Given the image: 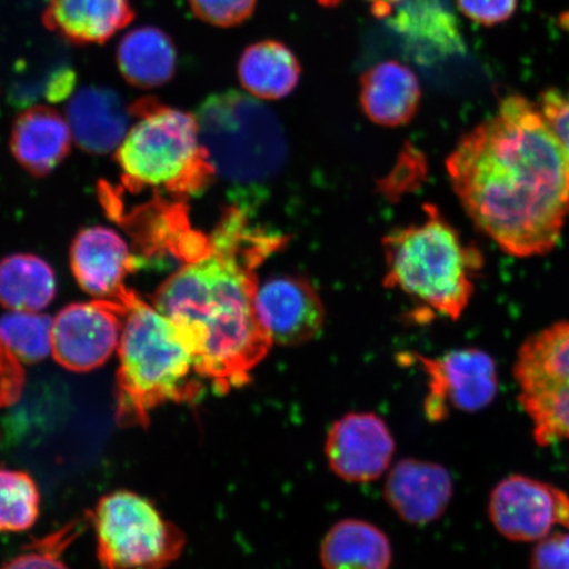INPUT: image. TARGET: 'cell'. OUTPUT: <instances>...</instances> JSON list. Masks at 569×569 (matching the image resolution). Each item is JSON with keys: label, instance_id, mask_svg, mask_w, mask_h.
Instances as JSON below:
<instances>
[{"label": "cell", "instance_id": "cell-27", "mask_svg": "<svg viewBox=\"0 0 569 569\" xmlns=\"http://www.w3.org/2000/svg\"><path fill=\"white\" fill-rule=\"evenodd\" d=\"M77 74L69 63L28 70L11 84V102L18 107H32L40 99L60 103L74 94Z\"/></svg>", "mask_w": 569, "mask_h": 569}, {"label": "cell", "instance_id": "cell-33", "mask_svg": "<svg viewBox=\"0 0 569 569\" xmlns=\"http://www.w3.org/2000/svg\"><path fill=\"white\" fill-rule=\"evenodd\" d=\"M531 569H569V531L540 539L531 553Z\"/></svg>", "mask_w": 569, "mask_h": 569}, {"label": "cell", "instance_id": "cell-3", "mask_svg": "<svg viewBox=\"0 0 569 569\" xmlns=\"http://www.w3.org/2000/svg\"><path fill=\"white\" fill-rule=\"evenodd\" d=\"M123 318L117 373V423L144 427L167 402L194 403L203 391L196 360L180 330L161 311L128 289L119 301Z\"/></svg>", "mask_w": 569, "mask_h": 569}, {"label": "cell", "instance_id": "cell-32", "mask_svg": "<svg viewBox=\"0 0 569 569\" xmlns=\"http://www.w3.org/2000/svg\"><path fill=\"white\" fill-rule=\"evenodd\" d=\"M26 383V375L19 359L0 339V408L19 401Z\"/></svg>", "mask_w": 569, "mask_h": 569}, {"label": "cell", "instance_id": "cell-1", "mask_svg": "<svg viewBox=\"0 0 569 569\" xmlns=\"http://www.w3.org/2000/svg\"><path fill=\"white\" fill-rule=\"evenodd\" d=\"M455 193L478 229L518 259L558 246L569 217V162L538 103L503 99L447 160Z\"/></svg>", "mask_w": 569, "mask_h": 569}, {"label": "cell", "instance_id": "cell-29", "mask_svg": "<svg viewBox=\"0 0 569 569\" xmlns=\"http://www.w3.org/2000/svg\"><path fill=\"white\" fill-rule=\"evenodd\" d=\"M198 19L216 27L243 24L253 16L258 0H189Z\"/></svg>", "mask_w": 569, "mask_h": 569}, {"label": "cell", "instance_id": "cell-20", "mask_svg": "<svg viewBox=\"0 0 569 569\" xmlns=\"http://www.w3.org/2000/svg\"><path fill=\"white\" fill-rule=\"evenodd\" d=\"M421 98V84L415 71L401 62H380L361 76V109L376 124L400 127L409 123Z\"/></svg>", "mask_w": 569, "mask_h": 569}, {"label": "cell", "instance_id": "cell-19", "mask_svg": "<svg viewBox=\"0 0 569 569\" xmlns=\"http://www.w3.org/2000/svg\"><path fill=\"white\" fill-rule=\"evenodd\" d=\"M134 19L128 0H51L42 21L76 46L103 44Z\"/></svg>", "mask_w": 569, "mask_h": 569}, {"label": "cell", "instance_id": "cell-28", "mask_svg": "<svg viewBox=\"0 0 569 569\" xmlns=\"http://www.w3.org/2000/svg\"><path fill=\"white\" fill-rule=\"evenodd\" d=\"M83 521H74L52 536L33 540L26 552L6 563L2 569H69L61 553L80 536Z\"/></svg>", "mask_w": 569, "mask_h": 569}, {"label": "cell", "instance_id": "cell-31", "mask_svg": "<svg viewBox=\"0 0 569 569\" xmlns=\"http://www.w3.org/2000/svg\"><path fill=\"white\" fill-rule=\"evenodd\" d=\"M459 10L475 23L492 27L515 16L518 0H457Z\"/></svg>", "mask_w": 569, "mask_h": 569}, {"label": "cell", "instance_id": "cell-6", "mask_svg": "<svg viewBox=\"0 0 569 569\" xmlns=\"http://www.w3.org/2000/svg\"><path fill=\"white\" fill-rule=\"evenodd\" d=\"M196 117L216 176L248 187L281 172L288 159L283 128L258 98L234 90L219 92L204 99Z\"/></svg>", "mask_w": 569, "mask_h": 569}, {"label": "cell", "instance_id": "cell-18", "mask_svg": "<svg viewBox=\"0 0 569 569\" xmlns=\"http://www.w3.org/2000/svg\"><path fill=\"white\" fill-rule=\"evenodd\" d=\"M71 137L68 120L51 107H28L13 123L11 152L28 173L44 177L67 158Z\"/></svg>", "mask_w": 569, "mask_h": 569}, {"label": "cell", "instance_id": "cell-30", "mask_svg": "<svg viewBox=\"0 0 569 569\" xmlns=\"http://www.w3.org/2000/svg\"><path fill=\"white\" fill-rule=\"evenodd\" d=\"M538 106L569 162V90H546Z\"/></svg>", "mask_w": 569, "mask_h": 569}, {"label": "cell", "instance_id": "cell-12", "mask_svg": "<svg viewBox=\"0 0 569 569\" xmlns=\"http://www.w3.org/2000/svg\"><path fill=\"white\" fill-rule=\"evenodd\" d=\"M396 451L386 421L375 412H348L331 426L326 458L341 480L356 483L380 479Z\"/></svg>", "mask_w": 569, "mask_h": 569}, {"label": "cell", "instance_id": "cell-14", "mask_svg": "<svg viewBox=\"0 0 569 569\" xmlns=\"http://www.w3.org/2000/svg\"><path fill=\"white\" fill-rule=\"evenodd\" d=\"M70 264L87 293L98 300L119 301L128 290L126 277L137 269L138 260L118 232L94 226L77 234L70 249Z\"/></svg>", "mask_w": 569, "mask_h": 569}, {"label": "cell", "instance_id": "cell-4", "mask_svg": "<svg viewBox=\"0 0 569 569\" xmlns=\"http://www.w3.org/2000/svg\"><path fill=\"white\" fill-rule=\"evenodd\" d=\"M422 223L383 240L387 283L438 315L458 319L471 301L480 252L465 244L438 210L427 208Z\"/></svg>", "mask_w": 569, "mask_h": 569}, {"label": "cell", "instance_id": "cell-8", "mask_svg": "<svg viewBox=\"0 0 569 569\" xmlns=\"http://www.w3.org/2000/svg\"><path fill=\"white\" fill-rule=\"evenodd\" d=\"M518 401L540 446L569 439V322L540 330L518 348Z\"/></svg>", "mask_w": 569, "mask_h": 569}, {"label": "cell", "instance_id": "cell-23", "mask_svg": "<svg viewBox=\"0 0 569 569\" xmlns=\"http://www.w3.org/2000/svg\"><path fill=\"white\" fill-rule=\"evenodd\" d=\"M325 569H389L391 545L387 533L361 519L332 526L320 546Z\"/></svg>", "mask_w": 569, "mask_h": 569}, {"label": "cell", "instance_id": "cell-7", "mask_svg": "<svg viewBox=\"0 0 569 569\" xmlns=\"http://www.w3.org/2000/svg\"><path fill=\"white\" fill-rule=\"evenodd\" d=\"M91 522L106 569H163L181 557L187 537L154 505L130 490L99 500Z\"/></svg>", "mask_w": 569, "mask_h": 569}, {"label": "cell", "instance_id": "cell-9", "mask_svg": "<svg viewBox=\"0 0 569 569\" xmlns=\"http://www.w3.org/2000/svg\"><path fill=\"white\" fill-rule=\"evenodd\" d=\"M429 380L426 415L442 421L451 408L475 412L489 407L498 390L497 367L492 356L479 348H461L440 358L415 356Z\"/></svg>", "mask_w": 569, "mask_h": 569}, {"label": "cell", "instance_id": "cell-34", "mask_svg": "<svg viewBox=\"0 0 569 569\" xmlns=\"http://www.w3.org/2000/svg\"><path fill=\"white\" fill-rule=\"evenodd\" d=\"M326 6H332L340 2V0H320ZM372 3L373 12L377 17H389L395 7L400 4L402 0H367Z\"/></svg>", "mask_w": 569, "mask_h": 569}, {"label": "cell", "instance_id": "cell-13", "mask_svg": "<svg viewBox=\"0 0 569 569\" xmlns=\"http://www.w3.org/2000/svg\"><path fill=\"white\" fill-rule=\"evenodd\" d=\"M254 305L273 345L301 346L322 330V301L316 289L301 277L277 276L259 284Z\"/></svg>", "mask_w": 569, "mask_h": 569}, {"label": "cell", "instance_id": "cell-17", "mask_svg": "<svg viewBox=\"0 0 569 569\" xmlns=\"http://www.w3.org/2000/svg\"><path fill=\"white\" fill-rule=\"evenodd\" d=\"M389 17L390 27L418 60L465 52L458 19L442 0H402Z\"/></svg>", "mask_w": 569, "mask_h": 569}, {"label": "cell", "instance_id": "cell-21", "mask_svg": "<svg viewBox=\"0 0 569 569\" xmlns=\"http://www.w3.org/2000/svg\"><path fill=\"white\" fill-rule=\"evenodd\" d=\"M117 61L124 80L139 89L163 87L176 74L177 49L158 27H140L120 40Z\"/></svg>", "mask_w": 569, "mask_h": 569}, {"label": "cell", "instance_id": "cell-10", "mask_svg": "<svg viewBox=\"0 0 569 569\" xmlns=\"http://www.w3.org/2000/svg\"><path fill=\"white\" fill-rule=\"evenodd\" d=\"M488 513L502 537L515 542H539L555 526L569 530V496L550 483L511 475L490 493Z\"/></svg>", "mask_w": 569, "mask_h": 569}, {"label": "cell", "instance_id": "cell-24", "mask_svg": "<svg viewBox=\"0 0 569 569\" xmlns=\"http://www.w3.org/2000/svg\"><path fill=\"white\" fill-rule=\"evenodd\" d=\"M56 276L34 254H12L0 261V303L13 311H41L53 301Z\"/></svg>", "mask_w": 569, "mask_h": 569}, {"label": "cell", "instance_id": "cell-25", "mask_svg": "<svg viewBox=\"0 0 569 569\" xmlns=\"http://www.w3.org/2000/svg\"><path fill=\"white\" fill-rule=\"evenodd\" d=\"M53 320L34 311H13L0 318V339L26 362L47 359L52 351Z\"/></svg>", "mask_w": 569, "mask_h": 569}, {"label": "cell", "instance_id": "cell-22", "mask_svg": "<svg viewBox=\"0 0 569 569\" xmlns=\"http://www.w3.org/2000/svg\"><path fill=\"white\" fill-rule=\"evenodd\" d=\"M238 76L249 94L274 101L288 97L297 88L301 63L283 42L262 40L246 48L240 56Z\"/></svg>", "mask_w": 569, "mask_h": 569}, {"label": "cell", "instance_id": "cell-5", "mask_svg": "<svg viewBox=\"0 0 569 569\" xmlns=\"http://www.w3.org/2000/svg\"><path fill=\"white\" fill-rule=\"evenodd\" d=\"M139 122L120 144L117 161L126 187L163 189L170 196H197L209 187L216 172L206 153L196 116L172 109L154 98L130 106Z\"/></svg>", "mask_w": 569, "mask_h": 569}, {"label": "cell", "instance_id": "cell-11", "mask_svg": "<svg viewBox=\"0 0 569 569\" xmlns=\"http://www.w3.org/2000/svg\"><path fill=\"white\" fill-rule=\"evenodd\" d=\"M122 330L119 302L71 303L53 319V358L71 372L94 371L116 352Z\"/></svg>", "mask_w": 569, "mask_h": 569}, {"label": "cell", "instance_id": "cell-26", "mask_svg": "<svg viewBox=\"0 0 569 569\" xmlns=\"http://www.w3.org/2000/svg\"><path fill=\"white\" fill-rule=\"evenodd\" d=\"M40 492L30 475L0 468V531H24L38 521Z\"/></svg>", "mask_w": 569, "mask_h": 569}, {"label": "cell", "instance_id": "cell-16", "mask_svg": "<svg viewBox=\"0 0 569 569\" xmlns=\"http://www.w3.org/2000/svg\"><path fill=\"white\" fill-rule=\"evenodd\" d=\"M130 107L109 88L78 90L67 107L71 134L83 151L106 154L122 144L131 122Z\"/></svg>", "mask_w": 569, "mask_h": 569}, {"label": "cell", "instance_id": "cell-15", "mask_svg": "<svg viewBox=\"0 0 569 569\" xmlns=\"http://www.w3.org/2000/svg\"><path fill=\"white\" fill-rule=\"evenodd\" d=\"M383 496L405 522L427 525L445 515L452 500L453 481L437 462L405 459L390 469Z\"/></svg>", "mask_w": 569, "mask_h": 569}, {"label": "cell", "instance_id": "cell-2", "mask_svg": "<svg viewBox=\"0 0 569 569\" xmlns=\"http://www.w3.org/2000/svg\"><path fill=\"white\" fill-rule=\"evenodd\" d=\"M283 244L232 206L209 237L197 232L178 248L182 267L152 297L187 341L198 375L220 393L244 387L273 346L254 300L259 267Z\"/></svg>", "mask_w": 569, "mask_h": 569}]
</instances>
